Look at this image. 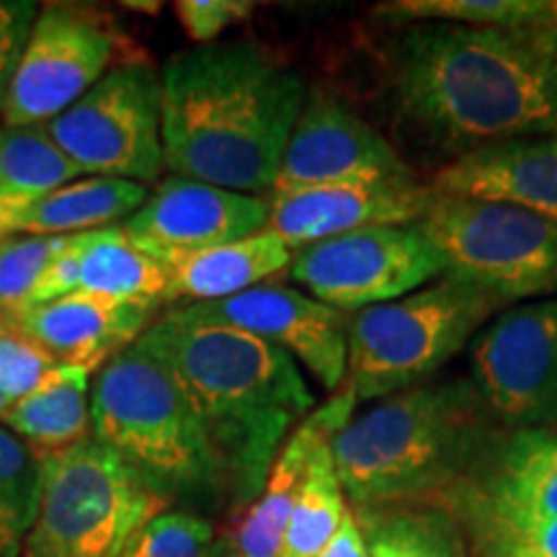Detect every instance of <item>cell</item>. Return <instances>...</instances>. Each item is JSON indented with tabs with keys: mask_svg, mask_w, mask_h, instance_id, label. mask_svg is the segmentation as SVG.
Returning <instances> with one entry per match:
<instances>
[{
	"mask_svg": "<svg viewBox=\"0 0 557 557\" xmlns=\"http://www.w3.org/2000/svg\"><path fill=\"white\" fill-rule=\"evenodd\" d=\"M267 233L289 250L367 227L418 225L434 191L413 181H359L318 189L269 194Z\"/></svg>",
	"mask_w": 557,
	"mask_h": 557,
	"instance_id": "17",
	"label": "cell"
},
{
	"mask_svg": "<svg viewBox=\"0 0 557 557\" xmlns=\"http://www.w3.org/2000/svg\"><path fill=\"white\" fill-rule=\"evenodd\" d=\"M90 369L58 364L34 393L13 403L5 429L39 455L73 447L90 436Z\"/></svg>",
	"mask_w": 557,
	"mask_h": 557,
	"instance_id": "23",
	"label": "cell"
},
{
	"mask_svg": "<svg viewBox=\"0 0 557 557\" xmlns=\"http://www.w3.org/2000/svg\"><path fill=\"white\" fill-rule=\"evenodd\" d=\"M385 67L403 122L455 160L557 135V24H408Z\"/></svg>",
	"mask_w": 557,
	"mask_h": 557,
	"instance_id": "1",
	"label": "cell"
},
{
	"mask_svg": "<svg viewBox=\"0 0 557 557\" xmlns=\"http://www.w3.org/2000/svg\"><path fill=\"white\" fill-rule=\"evenodd\" d=\"M329 442L331 438H325L312 451L308 475L299 487L295 511L284 534L282 557H318L344 524L348 506L333 468Z\"/></svg>",
	"mask_w": 557,
	"mask_h": 557,
	"instance_id": "27",
	"label": "cell"
},
{
	"mask_svg": "<svg viewBox=\"0 0 557 557\" xmlns=\"http://www.w3.org/2000/svg\"><path fill=\"white\" fill-rule=\"evenodd\" d=\"M139 54L107 11L86 3H45L3 101V127L47 124L73 107L109 70Z\"/></svg>",
	"mask_w": 557,
	"mask_h": 557,
	"instance_id": "11",
	"label": "cell"
},
{
	"mask_svg": "<svg viewBox=\"0 0 557 557\" xmlns=\"http://www.w3.org/2000/svg\"><path fill=\"white\" fill-rule=\"evenodd\" d=\"M292 256L295 250L267 230L250 238L184 256L169 267L171 278L163 305L189 308L230 299L287 271Z\"/></svg>",
	"mask_w": 557,
	"mask_h": 557,
	"instance_id": "21",
	"label": "cell"
},
{
	"mask_svg": "<svg viewBox=\"0 0 557 557\" xmlns=\"http://www.w3.org/2000/svg\"><path fill=\"white\" fill-rule=\"evenodd\" d=\"M468 557H557V429H496L431 498Z\"/></svg>",
	"mask_w": 557,
	"mask_h": 557,
	"instance_id": "6",
	"label": "cell"
},
{
	"mask_svg": "<svg viewBox=\"0 0 557 557\" xmlns=\"http://www.w3.org/2000/svg\"><path fill=\"white\" fill-rule=\"evenodd\" d=\"M470 372L504 429H557V299L517 305L485 325Z\"/></svg>",
	"mask_w": 557,
	"mask_h": 557,
	"instance_id": "13",
	"label": "cell"
},
{
	"mask_svg": "<svg viewBox=\"0 0 557 557\" xmlns=\"http://www.w3.org/2000/svg\"><path fill=\"white\" fill-rule=\"evenodd\" d=\"M387 24L532 26L557 24V0H389L372 9Z\"/></svg>",
	"mask_w": 557,
	"mask_h": 557,
	"instance_id": "28",
	"label": "cell"
},
{
	"mask_svg": "<svg viewBox=\"0 0 557 557\" xmlns=\"http://www.w3.org/2000/svg\"><path fill=\"white\" fill-rule=\"evenodd\" d=\"M218 532L212 521L189 511H165L150 521L120 557H212Z\"/></svg>",
	"mask_w": 557,
	"mask_h": 557,
	"instance_id": "31",
	"label": "cell"
},
{
	"mask_svg": "<svg viewBox=\"0 0 557 557\" xmlns=\"http://www.w3.org/2000/svg\"><path fill=\"white\" fill-rule=\"evenodd\" d=\"M369 557H468L462 532L442 506L398 504L354 511Z\"/></svg>",
	"mask_w": 557,
	"mask_h": 557,
	"instance_id": "26",
	"label": "cell"
},
{
	"mask_svg": "<svg viewBox=\"0 0 557 557\" xmlns=\"http://www.w3.org/2000/svg\"><path fill=\"white\" fill-rule=\"evenodd\" d=\"M256 3L248 0H178L173 5L178 24L197 47L218 45V39L233 26L253 16Z\"/></svg>",
	"mask_w": 557,
	"mask_h": 557,
	"instance_id": "33",
	"label": "cell"
},
{
	"mask_svg": "<svg viewBox=\"0 0 557 557\" xmlns=\"http://www.w3.org/2000/svg\"><path fill=\"white\" fill-rule=\"evenodd\" d=\"M124 9H137V11H148V9H152V11H158L160 5L158 3H152V5H148V3H124ZM150 13V11H148Z\"/></svg>",
	"mask_w": 557,
	"mask_h": 557,
	"instance_id": "37",
	"label": "cell"
},
{
	"mask_svg": "<svg viewBox=\"0 0 557 557\" xmlns=\"http://www.w3.org/2000/svg\"><path fill=\"white\" fill-rule=\"evenodd\" d=\"M135 181L86 176L60 186L5 220V235H81L122 225L148 199Z\"/></svg>",
	"mask_w": 557,
	"mask_h": 557,
	"instance_id": "22",
	"label": "cell"
},
{
	"mask_svg": "<svg viewBox=\"0 0 557 557\" xmlns=\"http://www.w3.org/2000/svg\"><path fill=\"white\" fill-rule=\"evenodd\" d=\"M171 269L139 248L122 225L94 230L81 259V292L160 308Z\"/></svg>",
	"mask_w": 557,
	"mask_h": 557,
	"instance_id": "24",
	"label": "cell"
},
{
	"mask_svg": "<svg viewBox=\"0 0 557 557\" xmlns=\"http://www.w3.org/2000/svg\"><path fill=\"white\" fill-rule=\"evenodd\" d=\"M39 9L34 0H0V101L11 86Z\"/></svg>",
	"mask_w": 557,
	"mask_h": 557,
	"instance_id": "34",
	"label": "cell"
},
{
	"mask_svg": "<svg viewBox=\"0 0 557 557\" xmlns=\"http://www.w3.org/2000/svg\"><path fill=\"white\" fill-rule=\"evenodd\" d=\"M90 434L176 498L230 496L225 465L176 380L137 344L90 382Z\"/></svg>",
	"mask_w": 557,
	"mask_h": 557,
	"instance_id": "5",
	"label": "cell"
},
{
	"mask_svg": "<svg viewBox=\"0 0 557 557\" xmlns=\"http://www.w3.org/2000/svg\"><path fill=\"white\" fill-rule=\"evenodd\" d=\"M11 406H13V403H11L9 398H5L3 393H0V421H3L5 413H9V408H11Z\"/></svg>",
	"mask_w": 557,
	"mask_h": 557,
	"instance_id": "38",
	"label": "cell"
},
{
	"mask_svg": "<svg viewBox=\"0 0 557 557\" xmlns=\"http://www.w3.org/2000/svg\"><path fill=\"white\" fill-rule=\"evenodd\" d=\"M287 351L329 393L346 382L348 315L308 292L267 282L220 302L189 305Z\"/></svg>",
	"mask_w": 557,
	"mask_h": 557,
	"instance_id": "16",
	"label": "cell"
},
{
	"mask_svg": "<svg viewBox=\"0 0 557 557\" xmlns=\"http://www.w3.org/2000/svg\"><path fill=\"white\" fill-rule=\"evenodd\" d=\"M88 235L90 233L75 235L73 243H70L58 259L45 269V274L39 276L37 287L32 292L26 310L37 308V305L54 302V299L73 295V292H81V259H83V250H86Z\"/></svg>",
	"mask_w": 557,
	"mask_h": 557,
	"instance_id": "35",
	"label": "cell"
},
{
	"mask_svg": "<svg viewBox=\"0 0 557 557\" xmlns=\"http://www.w3.org/2000/svg\"><path fill=\"white\" fill-rule=\"evenodd\" d=\"M75 235H5L0 238V318L26 310L45 269Z\"/></svg>",
	"mask_w": 557,
	"mask_h": 557,
	"instance_id": "30",
	"label": "cell"
},
{
	"mask_svg": "<svg viewBox=\"0 0 557 557\" xmlns=\"http://www.w3.org/2000/svg\"><path fill=\"white\" fill-rule=\"evenodd\" d=\"M318 557H369V547H367V537L364 532H361L357 517H354V511L348 508L344 524L336 532V537H333L329 545L320 549Z\"/></svg>",
	"mask_w": 557,
	"mask_h": 557,
	"instance_id": "36",
	"label": "cell"
},
{
	"mask_svg": "<svg viewBox=\"0 0 557 557\" xmlns=\"http://www.w3.org/2000/svg\"><path fill=\"white\" fill-rule=\"evenodd\" d=\"M429 186L444 197L504 201L557 222V135L468 152L444 165Z\"/></svg>",
	"mask_w": 557,
	"mask_h": 557,
	"instance_id": "20",
	"label": "cell"
},
{
	"mask_svg": "<svg viewBox=\"0 0 557 557\" xmlns=\"http://www.w3.org/2000/svg\"><path fill=\"white\" fill-rule=\"evenodd\" d=\"M83 176L158 184L165 169L163 90L148 60L109 70L73 107L45 124Z\"/></svg>",
	"mask_w": 557,
	"mask_h": 557,
	"instance_id": "10",
	"label": "cell"
},
{
	"mask_svg": "<svg viewBox=\"0 0 557 557\" xmlns=\"http://www.w3.org/2000/svg\"><path fill=\"white\" fill-rule=\"evenodd\" d=\"M135 344L176 380L225 465L233 500L248 508L292 429L315 410L302 369L278 346L197 308L163 312Z\"/></svg>",
	"mask_w": 557,
	"mask_h": 557,
	"instance_id": "3",
	"label": "cell"
},
{
	"mask_svg": "<svg viewBox=\"0 0 557 557\" xmlns=\"http://www.w3.org/2000/svg\"><path fill=\"white\" fill-rule=\"evenodd\" d=\"M58 367L50 354L32 341L16 323L0 318V393L16 403L39 387Z\"/></svg>",
	"mask_w": 557,
	"mask_h": 557,
	"instance_id": "32",
	"label": "cell"
},
{
	"mask_svg": "<svg viewBox=\"0 0 557 557\" xmlns=\"http://www.w3.org/2000/svg\"><path fill=\"white\" fill-rule=\"evenodd\" d=\"M493 423L472 380L423 382L382 398L329 442L351 511L436 498L498 429Z\"/></svg>",
	"mask_w": 557,
	"mask_h": 557,
	"instance_id": "4",
	"label": "cell"
},
{
	"mask_svg": "<svg viewBox=\"0 0 557 557\" xmlns=\"http://www.w3.org/2000/svg\"><path fill=\"white\" fill-rule=\"evenodd\" d=\"M163 152L178 178L271 194L308 90L250 39L184 50L165 62Z\"/></svg>",
	"mask_w": 557,
	"mask_h": 557,
	"instance_id": "2",
	"label": "cell"
},
{
	"mask_svg": "<svg viewBox=\"0 0 557 557\" xmlns=\"http://www.w3.org/2000/svg\"><path fill=\"white\" fill-rule=\"evenodd\" d=\"M156 305L122 302L90 292L37 305L9 318L58 364L101 369L156 323Z\"/></svg>",
	"mask_w": 557,
	"mask_h": 557,
	"instance_id": "19",
	"label": "cell"
},
{
	"mask_svg": "<svg viewBox=\"0 0 557 557\" xmlns=\"http://www.w3.org/2000/svg\"><path fill=\"white\" fill-rule=\"evenodd\" d=\"M39 451L0 426V557H21L41 498Z\"/></svg>",
	"mask_w": 557,
	"mask_h": 557,
	"instance_id": "29",
	"label": "cell"
},
{
	"mask_svg": "<svg viewBox=\"0 0 557 557\" xmlns=\"http://www.w3.org/2000/svg\"><path fill=\"white\" fill-rule=\"evenodd\" d=\"M413 178L400 152L357 111L331 94H308L271 194Z\"/></svg>",
	"mask_w": 557,
	"mask_h": 557,
	"instance_id": "14",
	"label": "cell"
},
{
	"mask_svg": "<svg viewBox=\"0 0 557 557\" xmlns=\"http://www.w3.org/2000/svg\"><path fill=\"white\" fill-rule=\"evenodd\" d=\"M39 457V511L21 557H120L176 504L94 434Z\"/></svg>",
	"mask_w": 557,
	"mask_h": 557,
	"instance_id": "7",
	"label": "cell"
},
{
	"mask_svg": "<svg viewBox=\"0 0 557 557\" xmlns=\"http://www.w3.org/2000/svg\"><path fill=\"white\" fill-rule=\"evenodd\" d=\"M504 308L487 292L442 276L406 297L348 315L346 382L357 403L423 385Z\"/></svg>",
	"mask_w": 557,
	"mask_h": 557,
	"instance_id": "8",
	"label": "cell"
},
{
	"mask_svg": "<svg viewBox=\"0 0 557 557\" xmlns=\"http://www.w3.org/2000/svg\"><path fill=\"white\" fill-rule=\"evenodd\" d=\"M269 201L171 176L122 222L127 235L165 267L199 250L225 246L267 230Z\"/></svg>",
	"mask_w": 557,
	"mask_h": 557,
	"instance_id": "15",
	"label": "cell"
},
{
	"mask_svg": "<svg viewBox=\"0 0 557 557\" xmlns=\"http://www.w3.org/2000/svg\"><path fill=\"white\" fill-rule=\"evenodd\" d=\"M287 271L310 297L354 315L442 278L444 259L421 225H385L299 248Z\"/></svg>",
	"mask_w": 557,
	"mask_h": 557,
	"instance_id": "12",
	"label": "cell"
},
{
	"mask_svg": "<svg viewBox=\"0 0 557 557\" xmlns=\"http://www.w3.org/2000/svg\"><path fill=\"white\" fill-rule=\"evenodd\" d=\"M418 225L442 253L444 276L483 289L504 305L557 292L553 220L504 201L434 194Z\"/></svg>",
	"mask_w": 557,
	"mask_h": 557,
	"instance_id": "9",
	"label": "cell"
},
{
	"mask_svg": "<svg viewBox=\"0 0 557 557\" xmlns=\"http://www.w3.org/2000/svg\"><path fill=\"white\" fill-rule=\"evenodd\" d=\"M75 178H83L81 169L52 143L45 124L0 127V238L13 212Z\"/></svg>",
	"mask_w": 557,
	"mask_h": 557,
	"instance_id": "25",
	"label": "cell"
},
{
	"mask_svg": "<svg viewBox=\"0 0 557 557\" xmlns=\"http://www.w3.org/2000/svg\"><path fill=\"white\" fill-rule=\"evenodd\" d=\"M357 395L344 382L333 398L312 410L287 436L271 462L267 483L253 504L243 508L225 537H218L212 557H282L284 534L295 511L299 487L308 475L312 451L351 421Z\"/></svg>",
	"mask_w": 557,
	"mask_h": 557,
	"instance_id": "18",
	"label": "cell"
}]
</instances>
